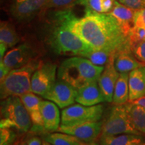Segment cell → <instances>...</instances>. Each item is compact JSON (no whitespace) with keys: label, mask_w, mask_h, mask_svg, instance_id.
Here are the masks:
<instances>
[{"label":"cell","mask_w":145,"mask_h":145,"mask_svg":"<svg viewBox=\"0 0 145 145\" xmlns=\"http://www.w3.org/2000/svg\"><path fill=\"white\" fill-rule=\"evenodd\" d=\"M85 11L84 16L78 18L69 8L67 20L71 30L87 44L95 50L114 53L130 48L129 38L114 16L109 13Z\"/></svg>","instance_id":"6da1fadb"},{"label":"cell","mask_w":145,"mask_h":145,"mask_svg":"<svg viewBox=\"0 0 145 145\" xmlns=\"http://www.w3.org/2000/svg\"><path fill=\"white\" fill-rule=\"evenodd\" d=\"M68 12L69 8H66L54 14V22L48 37V42L56 53L83 57L93 48L71 30L68 25Z\"/></svg>","instance_id":"7a4b0ae2"},{"label":"cell","mask_w":145,"mask_h":145,"mask_svg":"<svg viewBox=\"0 0 145 145\" xmlns=\"http://www.w3.org/2000/svg\"><path fill=\"white\" fill-rule=\"evenodd\" d=\"M104 69V67L97 66L88 59L77 56L61 63L57 77L78 89L87 83L98 80Z\"/></svg>","instance_id":"3957f363"},{"label":"cell","mask_w":145,"mask_h":145,"mask_svg":"<svg viewBox=\"0 0 145 145\" xmlns=\"http://www.w3.org/2000/svg\"><path fill=\"white\" fill-rule=\"evenodd\" d=\"M41 61L34 59L22 67L12 69L0 81V95L3 99L10 96L20 97L31 91V79L34 72L40 66Z\"/></svg>","instance_id":"277c9868"},{"label":"cell","mask_w":145,"mask_h":145,"mask_svg":"<svg viewBox=\"0 0 145 145\" xmlns=\"http://www.w3.org/2000/svg\"><path fill=\"white\" fill-rule=\"evenodd\" d=\"M32 120L20 97L10 96L1 102L0 128H14L20 133L32 128Z\"/></svg>","instance_id":"5b68a950"},{"label":"cell","mask_w":145,"mask_h":145,"mask_svg":"<svg viewBox=\"0 0 145 145\" xmlns=\"http://www.w3.org/2000/svg\"><path fill=\"white\" fill-rule=\"evenodd\" d=\"M123 134L142 135L132 123L125 104H115L111 108L108 118L103 122L100 137Z\"/></svg>","instance_id":"8992f818"},{"label":"cell","mask_w":145,"mask_h":145,"mask_svg":"<svg viewBox=\"0 0 145 145\" xmlns=\"http://www.w3.org/2000/svg\"><path fill=\"white\" fill-rule=\"evenodd\" d=\"M104 109L102 104L92 106H86L80 104H72L62 110L61 125L72 126L100 121L104 113Z\"/></svg>","instance_id":"52a82bcc"},{"label":"cell","mask_w":145,"mask_h":145,"mask_svg":"<svg viewBox=\"0 0 145 145\" xmlns=\"http://www.w3.org/2000/svg\"><path fill=\"white\" fill-rule=\"evenodd\" d=\"M57 69L54 63H42L32 76L31 91L42 97L44 95L57 81Z\"/></svg>","instance_id":"ba28073f"},{"label":"cell","mask_w":145,"mask_h":145,"mask_svg":"<svg viewBox=\"0 0 145 145\" xmlns=\"http://www.w3.org/2000/svg\"><path fill=\"white\" fill-rule=\"evenodd\" d=\"M77 94V89L69 83L58 79L42 97L54 102L59 108L64 109L75 104Z\"/></svg>","instance_id":"9c48e42d"},{"label":"cell","mask_w":145,"mask_h":145,"mask_svg":"<svg viewBox=\"0 0 145 145\" xmlns=\"http://www.w3.org/2000/svg\"><path fill=\"white\" fill-rule=\"evenodd\" d=\"M102 125L103 121L86 122L72 126L61 125L58 132L69 134L83 142L92 143L99 139Z\"/></svg>","instance_id":"30bf717a"},{"label":"cell","mask_w":145,"mask_h":145,"mask_svg":"<svg viewBox=\"0 0 145 145\" xmlns=\"http://www.w3.org/2000/svg\"><path fill=\"white\" fill-rule=\"evenodd\" d=\"M36 53L30 45L22 44L9 50L0 62L11 70L20 68L36 59Z\"/></svg>","instance_id":"8fae6325"},{"label":"cell","mask_w":145,"mask_h":145,"mask_svg":"<svg viewBox=\"0 0 145 145\" xmlns=\"http://www.w3.org/2000/svg\"><path fill=\"white\" fill-rule=\"evenodd\" d=\"M50 0H14L10 5L12 16L18 21L30 20L39 11L44 10Z\"/></svg>","instance_id":"7c38bea8"},{"label":"cell","mask_w":145,"mask_h":145,"mask_svg":"<svg viewBox=\"0 0 145 145\" xmlns=\"http://www.w3.org/2000/svg\"><path fill=\"white\" fill-rule=\"evenodd\" d=\"M114 55L109 60L97 80L106 101L110 103L113 101L114 89L120 74L114 65Z\"/></svg>","instance_id":"4fadbf2b"},{"label":"cell","mask_w":145,"mask_h":145,"mask_svg":"<svg viewBox=\"0 0 145 145\" xmlns=\"http://www.w3.org/2000/svg\"><path fill=\"white\" fill-rule=\"evenodd\" d=\"M20 97L31 118L32 131L34 132H45L40 111L42 99L32 91L23 94Z\"/></svg>","instance_id":"5bb4252c"},{"label":"cell","mask_w":145,"mask_h":145,"mask_svg":"<svg viewBox=\"0 0 145 145\" xmlns=\"http://www.w3.org/2000/svg\"><path fill=\"white\" fill-rule=\"evenodd\" d=\"M106 101L97 81H92L77 89L76 102L86 106H92Z\"/></svg>","instance_id":"9a60e30c"},{"label":"cell","mask_w":145,"mask_h":145,"mask_svg":"<svg viewBox=\"0 0 145 145\" xmlns=\"http://www.w3.org/2000/svg\"><path fill=\"white\" fill-rule=\"evenodd\" d=\"M40 111L45 132L58 131L61 122L59 107L49 100H42Z\"/></svg>","instance_id":"2e32d148"},{"label":"cell","mask_w":145,"mask_h":145,"mask_svg":"<svg viewBox=\"0 0 145 145\" xmlns=\"http://www.w3.org/2000/svg\"><path fill=\"white\" fill-rule=\"evenodd\" d=\"M129 101L145 96V65L129 72Z\"/></svg>","instance_id":"e0dca14e"},{"label":"cell","mask_w":145,"mask_h":145,"mask_svg":"<svg viewBox=\"0 0 145 145\" xmlns=\"http://www.w3.org/2000/svg\"><path fill=\"white\" fill-rule=\"evenodd\" d=\"M114 65L119 73L130 72L136 69L145 65L139 62L133 55L131 48L119 50L114 55Z\"/></svg>","instance_id":"ac0fdd59"},{"label":"cell","mask_w":145,"mask_h":145,"mask_svg":"<svg viewBox=\"0 0 145 145\" xmlns=\"http://www.w3.org/2000/svg\"><path fill=\"white\" fill-rule=\"evenodd\" d=\"M135 11L115 0L114 8L109 13L117 20L122 27L124 33L128 36L130 30L135 26Z\"/></svg>","instance_id":"d6986e66"},{"label":"cell","mask_w":145,"mask_h":145,"mask_svg":"<svg viewBox=\"0 0 145 145\" xmlns=\"http://www.w3.org/2000/svg\"><path fill=\"white\" fill-rule=\"evenodd\" d=\"M99 141L100 145H145L142 135L133 134L100 137Z\"/></svg>","instance_id":"ffe728a7"},{"label":"cell","mask_w":145,"mask_h":145,"mask_svg":"<svg viewBox=\"0 0 145 145\" xmlns=\"http://www.w3.org/2000/svg\"><path fill=\"white\" fill-rule=\"evenodd\" d=\"M128 79H129V72H122L119 74L113 95L112 102L114 104H126L129 101Z\"/></svg>","instance_id":"44dd1931"},{"label":"cell","mask_w":145,"mask_h":145,"mask_svg":"<svg viewBox=\"0 0 145 145\" xmlns=\"http://www.w3.org/2000/svg\"><path fill=\"white\" fill-rule=\"evenodd\" d=\"M125 106L136 128L145 135V108L134 102H128Z\"/></svg>","instance_id":"7402d4cb"},{"label":"cell","mask_w":145,"mask_h":145,"mask_svg":"<svg viewBox=\"0 0 145 145\" xmlns=\"http://www.w3.org/2000/svg\"><path fill=\"white\" fill-rule=\"evenodd\" d=\"M20 41L15 27L10 22L1 21L0 24V42L6 44L8 48L16 46Z\"/></svg>","instance_id":"603a6c76"},{"label":"cell","mask_w":145,"mask_h":145,"mask_svg":"<svg viewBox=\"0 0 145 145\" xmlns=\"http://www.w3.org/2000/svg\"><path fill=\"white\" fill-rule=\"evenodd\" d=\"M43 140L52 145H81L82 142L77 137L64 132H50L44 135Z\"/></svg>","instance_id":"cb8c5ba5"},{"label":"cell","mask_w":145,"mask_h":145,"mask_svg":"<svg viewBox=\"0 0 145 145\" xmlns=\"http://www.w3.org/2000/svg\"><path fill=\"white\" fill-rule=\"evenodd\" d=\"M114 54L116 53L108 51V50L93 49L91 51L87 52L81 57L88 59L93 64L97 65V66L105 67L110 58L112 57V56L114 55Z\"/></svg>","instance_id":"d4e9b609"},{"label":"cell","mask_w":145,"mask_h":145,"mask_svg":"<svg viewBox=\"0 0 145 145\" xmlns=\"http://www.w3.org/2000/svg\"><path fill=\"white\" fill-rule=\"evenodd\" d=\"M103 0H77L74 5L84 6L86 10L103 13Z\"/></svg>","instance_id":"484cf974"},{"label":"cell","mask_w":145,"mask_h":145,"mask_svg":"<svg viewBox=\"0 0 145 145\" xmlns=\"http://www.w3.org/2000/svg\"><path fill=\"white\" fill-rule=\"evenodd\" d=\"M131 51L139 62L145 65V40L139 41L130 44Z\"/></svg>","instance_id":"4316f807"},{"label":"cell","mask_w":145,"mask_h":145,"mask_svg":"<svg viewBox=\"0 0 145 145\" xmlns=\"http://www.w3.org/2000/svg\"><path fill=\"white\" fill-rule=\"evenodd\" d=\"M16 132L12 128H3L0 129V145H12L15 142Z\"/></svg>","instance_id":"83f0119b"},{"label":"cell","mask_w":145,"mask_h":145,"mask_svg":"<svg viewBox=\"0 0 145 145\" xmlns=\"http://www.w3.org/2000/svg\"><path fill=\"white\" fill-rule=\"evenodd\" d=\"M128 38L130 44L139 41L145 40V28L134 26L130 30Z\"/></svg>","instance_id":"f1b7e54d"},{"label":"cell","mask_w":145,"mask_h":145,"mask_svg":"<svg viewBox=\"0 0 145 145\" xmlns=\"http://www.w3.org/2000/svg\"><path fill=\"white\" fill-rule=\"evenodd\" d=\"M77 0H50L47 3L44 10L52 8H67L69 6H72Z\"/></svg>","instance_id":"f546056e"},{"label":"cell","mask_w":145,"mask_h":145,"mask_svg":"<svg viewBox=\"0 0 145 145\" xmlns=\"http://www.w3.org/2000/svg\"><path fill=\"white\" fill-rule=\"evenodd\" d=\"M122 5L133 10L145 8V0H117Z\"/></svg>","instance_id":"4dcf8cb0"},{"label":"cell","mask_w":145,"mask_h":145,"mask_svg":"<svg viewBox=\"0 0 145 145\" xmlns=\"http://www.w3.org/2000/svg\"><path fill=\"white\" fill-rule=\"evenodd\" d=\"M134 23L135 26L145 28V8L135 11Z\"/></svg>","instance_id":"1f68e13d"},{"label":"cell","mask_w":145,"mask_h":145,"mask_svg":"<svg viewBox=\"0 0 145 145\" xmlns=\"http://www.w3.org/2000/svg\"><path fill=\"white\" fill-rule=\"evenodd\" d=\"M115 0H103V13H110L114 8Z\"/></svg>","instance_id":"d6a6232c"},{"label":"cell","mask_w":145,"mask_h":145,"mask_svg":"<svg viewBox=\"0 0 145 145\" xmlns=\"http://www.w3.org/2000/svg\"><path fill=\"white\" fill-rule=\"evenodd\" d=\"M42 141L41 139L38 137H32L20 144V145H42Z\"/></svg>","instance_id":"836d02e7"},{"label":"cell","mask_w":145,"mask_h":145,"mask_svg":"<svg viewBox=\"0 0 145 145\" xmlns=\"http://www.w3.org/2000/svg\"><path fill=\"white\" fill-rule=\"evenodd\" d=\"M11 71L12 70L7 67L3 63L0 62V81H2Z\"/></svg>","instance_id":"e575fe53"},{"label":"cell","mask_w":145,"mask_h":145,"mask_svg":"<svg viewBox=\"0 0 145 145\" xmlns=\"http://www.w3.org/2000/svg\"><path fill=\"white\" fill-rule=\"evenodd\" d=\"M8 47L6 44H3L2 42H0V60H2L3 57L5 56V52L8 49Z\"/></svg>","instance_id":"d590c367"},{"label":"cell","mask_w":145,"mask_h":145,"mask_svg":"<svg viewBox=\"0 0 145 145\" xmlns=\"http://www.w3.org/2000/svg\"><path fill=\"white\" fill-rule=\"evenodd\" d=\"M131 102H134L137 104H139L140 106H142L145 108V96H143V97H140V98L137 99V100L131 101Z\"/></svg>","instance_id":"8d00e7d4"},{"label":"cell","mask_w":145,"mask_h":145,"mask_svg":"<svg viewBox=\"0 0 145 145\" xmlns=\"http://www.w3.org/2000/svg\"><path fill=\"white\" fill-rule=\"evenodd\" d=\"M81 145H99L96 142H92V143H86V142H83L82 144Z\"/></svg>","instance_id":"74e56055"},{"label":"cell","mask_w":145,"mask_h":145,"mask_svg":"<svg viewBox=\"0 0 145 145\" xmlns=\"http://www.w3.org/2000/svg\"><path fill=\"white\" fill-rule=\"evenodd\" d=\"M42 145H52V144H51L50 143H49L48 142H47V141H46V140H43L42 144Z\"/></svg>","instance_id":"f35d334b"}]
</instances>
